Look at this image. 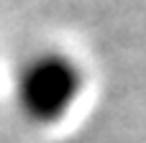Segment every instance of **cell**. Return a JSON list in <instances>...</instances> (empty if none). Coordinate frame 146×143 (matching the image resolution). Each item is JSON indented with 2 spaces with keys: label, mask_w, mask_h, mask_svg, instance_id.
<instances>
[{
  "label": "cell",
  "mask_w": 146,
  "mask_h": 143,
  "mask_svg": "<svg viewBox=\"0 0 146 143\" xmlns=\"http://www.w3.org/2000/svg\"><path fill=\"white\" fill-rule=\"evenodd\" d=\"M87 90L85 64L59 46H41L18 61L10 79L15 113L33 128L64 123Z\"/></svg>",
  "instance_id": "1"
}]
</instances>
